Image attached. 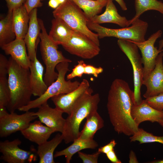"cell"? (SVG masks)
I'll return each mask as SVG.
<instances>
[{"label": "cell", "mask_w": 163, "mask_h": 163, "mask_svg": "<svg viewBox=\"0 0 163 163\" xmlns=\"http://www.w3.org/2000/svg\"><path fill=\"white\" fill-rule=\"evenodd\" d=\"M135 104L134 92L128 83L121 79H115L108 92L107 107L110 121L118 134L130 136L138 131L139 126L131 115Z\"/></svg>", "instance_id": "1"}, {"label": "cell", "mask_w": 163, "mask_h": 163, "mask_svg": "<svg viewBox=\"0 0 163 163\" xmlns=\"http://www.w3.org/2000/svg\"><path fill=\"white\" fill-rule=\"evenodd\" d=\"M91 88L82 95L73 104L70 113L66 119V123L61 135L66 144L78 138L81 124L91 113L97 110L100 101L98 93L93 94Z\"/></svg>", "instance_id": "2"}, {"label": "cell", "mask_w": 163, "mask_h": 163, "mask_svg": "<svg viewBox=\"0 0 163 163\" xmlns=\"http://www.w3.org/2000/svg\"><path fill=\"white\" fill-rule=\"evenodd\" d=\"M8 75L10 97L6 109L11 113L27 105L31 101L33 94L29 69L23 68L11 57L8 59Z\"/></svg>", "instance_id": "3"}, {"label": "cell", "mask_w": 163, "mask_h": 163, "mask_svg": "<svg viewBox=\"0 0 163 163\" xmlns=\"http://www.w3.org/2000/svg\"><path fill=\"white\" fill-rule=\"evenodd\" d=\"M41 32L39 37L40 40V49L42 59L46 69L44 76V81L47 86L57 78L58 73L55 71L56 66L63 62L69 63L72 61L66 58L58 50V45L50 38L42 20L38 19Z\"/></svg>", "instance_id": "4"}, {"label": "cell", "mask_w": 163, "mask_h": 163, "mask_svg": "<svg viewBox=\"0 0 163 163\" xmlns=\"http://www.w3.org/2000/svg\"><path fill=\"white\" fill-rule=\"evenodd\" d=\"M54 18L61 19L74 30L85 35L100 46L96 33L87 26L89 21L83 10L71 0H66L53 12Z\"/></svg>", "instance_id": "5"}, {"label": "cell", "mask_w": 163, "mask_h": 163, "mask_svg": "<svg viewBox=\"0 0 163 163\" xmlns=\"http://www.w3.org/2000/svg\"><path fill=\"white\" fill-rule=\"evenodd\" d=\"M69 63L68 62H63L59 64L56 67L58 73L56 80L48 86L43 94L37 98L31 100L27 105L19 108L18 110L25 112L32 109L38 108L53 97L69 93L77 88L80 82L77 81L66 80L65 79L66 73L69 71Z\"/></svg>", "instance_id": "6"}, {"label": "cell", "mask_w": 163, "mask_h": 163, "mask_svg": "<svg viewBox=\"0 0 163 163\" xmlns=\"http://www.w3.org/2000/svg\"><path fill=\"white\" fill-rule=\"evenodd\" d=\"M129 27L120 29H111L103 27L100 24L88 21L87 26L91 30L96 32L99 38L113 37L119 39L130 40L141 42L145 41V36L148 29V23L140 19L133 23Z\"/></svg>", "instance_id": "7"}, {"label": "cell", "mask_w": 163, "mask_h": 163, "mask_svg": "<svg viewBox=\"0 0 163 163\" xmlns=\"http://www.w3.org/2000/svg\"><path fill=\"white\" fill-rule=\"evenodd\" d=\"M117 44L120 50L127 56L132 66L135 104H138L142 101L141 88L143 81V67L142 66V57L137 46L130 40L118 39Z\"/></svg>", "instance_id": "8"}, {"label": "cell", "mask_w": 163, "mask_h": 163, "mask_svg": "<svg viewBox=\"0 0 163 163\" xmlns=\"http://www.w3.org/2000/svg\"><path fill=\"white\" fill-rule=\"evenodd\" d=\"M6 108H0V136L5 137L27 128L31 122L38 118L29 111L21 114L8 113Z\"/></svg>", "instance_id": "9"}, {"label": "cell", "mask_w": 163, "mask_h": 163, "mask_svg": "<svg viewBox=\"0 0 163 163\" xmlns=\"http://www.w3.org/2000/svg\"><path fill=\"white\" fill-rule=\"evenodd\" d=\"M21 141L19 139L0 142L1 160L8 163H31L37 160V150L33 146L29 151L20 149Z\"/></svg>", "instance_id": "10"}, {"label": "cell", "mask_w": 163, "mask_h": 163, "mask_svg": "<svg viewBox=\"0 0 163 163\" xmlns=\"http://www.w3.org/2000/svg\"><path fill=\"white\" fill-rule=\"evenodd\" d=\"M62 46L71 54L85 59L93 58L101 51L100 46L85 35L75 30L68 41Z\"/></svg>", "instance_id": "11"}, {"label": "cell", "mask_w": 163, "mask_h": 163, "mask_svg": "<svg viewBox=\"0 0 163 163\" xmlns=\"http://www.w3.org/2000/svg\"><path fill=\"white\" fill-rule=\"evenodd\" d=\"M162 31L158 30L153 33L147 40L141 42L130 40L135 43L140 50L143 65V80L146 78L154 68L158 55L163 51L155 46L157 39L161 37Z\"/></svg>", "instance_id": "12"}, {"label": "cell", "mask_w": 163, "mask_h": 163, "mask_svg": "<svg viewBox=\"0 0 163 163\" xmlns=\"http://www.w3.org/2000/svg\"><path fill=\"white\" fill-rule=\"evenodd\" d=\"M163 52L158 56L155 66L149 76L143 80L146 88L143 96L145 98L163 93Z\"/></svg>", "instance_id": "13"}, {"label": "cell", "mask_w": 163, "mask_h": 163, "mask_svg": "<svg viewBox=\"0 0 163 163\" xmlns=\"http://www.w3.org/2000/svg\"><path fill=\"white\" fill-rule=\"evenodd\" d=\"M38 108L37 111L34 112V115L37 116L40 121L46 126L62 133L66 123V119L62 117L63 113L56 107H50L47 102Z\"/></svg>", "instance_id": "14"}, {"label": "cell", "mask_w": 163, "mask_h": 163, "mask_svg": "<svg viewBox=\"0 0 163 163\" xmlns=\"http://www.w3.org/2000/svg\"><path fill=\"white\" fill-rule=\"evenodd\" d=\"M89 88L88 81L84 79L78 87L74 90L67 94L55 96L51 98L55 107L69 115L73 104Z\"/></svg>", "instance_id": "15"}, {"label": "cell", "mask_w": 163, "mask_h": 163, "mask_svg": "<svg viewBox=\"0 0 163 163\" xmlns=\"http://www.w3.org/2000/svg\"><path fill=\"white\" fill-rule=\"evenodd\" d=\"M131 115L134 122L139 126L142 123L146 121L158 123L163 117V110L154 108L145 100H142L140 103L133 105Z\"/></svg>", "instance_id": "16"}, {"label": "cell", "mask_w": 163, "mask_h": 163, "mask_svg": "<svg viewBox=\"0 0 163 163\" xmlns=\"http://www.w3.org/2000/svg\"><path fill=\"white\" fill-rule=\"evenodd\" d=\"M26 46L23 39L16 38L1 47L6 54L10 55L20 66L24 68L29 69L31 60L27 52Z\"/></svg>", "instance_id": "17"}, {"label": "cell", "mask_w": 163, "mask_h": 163, "mask_svg": "<svg viewBox=\"0 0 163 163\" xmlns=\"http://www.w3.org/2000/svg\"><path fill=\"white\" fill-rule=\"evenodd\" d=\"M29 14V27L24 40L27 48L28 56L30 60L32 61L36 55V42L41 29L37 18V8L33 9Z\"/></svg>", "instance_id": "18"}, {"label": "cell", "mask_w": 163, "mask_h": 163, "mask_svg": "<svg viewBox=\"0 0 163 163\" xmlns=\"http://www.w3.org/2000/svg\"><path fill=\"white\" fill-rule=\"evenodd\" d=\"M29 69L30 83L32 94L40 97L45 93L48 87L44 80V67L37 58L36 55L34 60L31 61Z\"/></svg>", "instance_id": "19"}, {"label": "cell", "mask_w": 163, "mask_h": 163, "mask_svg": "<svg viewBox=\"0 0 163 163\" xmlns=\"http://www.w3.org/2000/svg\"><path fill=\"white\" fill-rule=\"evenodd\" d=\"M42 123L40 120L35 121L21 132L25 138L40 145L47 141L51 135L56 132L54 129Z\"/></svg>", "instance_id": "20"}, {"label": "cell", "mask_w": 163, "mask_h": 163, "mask_svg": "<svg viewBox=\"0 0 163 163\" xmlns=\"http://www.w3.org/2000/svg\"><path fill=\"white\" fill-rule=\"evenodd\" d=\"M97 24L112 23L122 27H128L130 25L129 20L118 13L113 0H107L106 9L102 14L96 15L89 20Z\"/></svg>", "instance_id": "21"}, {"label": "cell", "mask_w": 163, "mask_h": 163, "mask_svg": "<svg viewBox=\"0 0 163 163\" xmlns=\"http://www.w3.org/2000/svg\"><path fill=\"white\" fill-rule=\"evenodd\" d=\"M74 31L62 19L54 18L52 21L51 27L48 35L54 43L62 46L68 41Z\"/></svg>", "instance_id": "22"}, {"label": "cell", "mask_w": 163, "mask_h": 163, "mask_svg": "<svg viewBox=\"0 0 163 163\" xmlns=\"http://www.w3.org/2000/svg\"><path fill=\"white\" fill-rule=\"evenodd\" d=\"M29 19V14L24 4L13 10L12 24L16 38L24 39L28 30Z\"/></svg>", "instance_id": "23"}, {"label": "cell", "mask_w": 163, "mask_h": 163, "mask_svg": "<svg viewBox=\"0 0 163 163\" xmlns=\"http://www.w3.org/2000/svg\"><path fill=\"white\" fill-rule=\"evenodd\" d=\"M72 142L71 145L64 149L56 152L54 155V157L65 156L66 162L69 163L73 156L76 153L84 149H95L98 145L93 139L86 140L78 138Z\"/></svg>", "instance_id": "24"}, {"label": "cell", "mask_w": 163, "mask_h": 163, "mask_svg": "<svg viewBox=\"0 0 163 163\" xmlns=\"http://www.w3.org/2000/svg\"><path fill=\"white\" fill-rule=\"evenodd\" d=\"M86 121L78 138L83 140L93 139L96 132L104 126L103 118L96 111L90 114L86 118Z\"/></svg>", "instance_id": "25"}, {"label": "cell", "mask_w": 163, "mask_h": 163, "mask_svg": "<svg viewBox=\"0 0 163 163\" xmlns=\"http://www.w3.org/2000/svg\"><path fill=\"white\" fill-rule=\"evenodd\" d=\"M63 140L61 134H57L52 139L38 145L37 153L39 163H55L54 152Z\"/></svg>", "instance_id": "26"}, {"label": "cell", "mask_w": 163, "mask_h": 163, "mask_svg": "<svg viewBox=\"0 0 163 163\" xmlns=\"http://www.w3.org/2000/svg\"><path fill=\"white\" fill-rule=\"evenodd\" d=\"M136 14L129 20V25L132 24L145 12L153 10L158 11L163 14V2L158 0H135Z\"/></svg>", "instance_id": "27"}, {"label": "cell", "mask_w": 163, "mask_h": 163, "mask_svg": "<svg viewBox=\"0 0 163 163\" xmlns=\"http://www.w3.org/2000/svg\"><path fill=\"white\" fill-rule=\"evenodd\" d=\"M16 38L12 24V11L0 20V46L9 43Z\"/></svg>", "instance_id": "28"}, {"label": "cell", "mask_w": 163, "mask_h": 163, "mask_svg": "<svg viewBox=\"0 0 163 163\" xmlns=\"http://www.w3.org/2000/svg\"><path fill=\"white\" fill-rule=\"evenodd\" d=\"M71 0L83 10L89 20L101 11L107 2V0Z\"/></svg>", "instance_id": "29"}, {"label": "cell", "mask_w": 163, "mask_h": 163, "mask_svg": "<svg viewBox=\"0 0 163 163\" xmlns=\"http://www.w3.org/2000/svg\"><path fill=\"white\" fill-rule=\"evenodd\" d=\"M131 142L137 141L140 144L158 142L163 145V136H157L139 128L138 131L129 138Z\"/></svg>", "instance_id": "30"}, {"label": "cell", "mask_w": 163, "mask_h": 163, "mask_svg": "<svg viewBox=\"0 0 163 163\" xmlns=\"http://www.w3.org/2000/svg\"><path fill=\"white\" fill-rule=\"evenodd\" d=\"M10 97L8 79L6 76L0 77V108H6Z\"/></svg>", "instance_id": "31"}, {"label": "cell", "mask_w": 163, "mask_h": 163, "mask_svg": "<svg viewBox=\"0 0 163 163\" xmlns=\"http://www.w3.org/2000/svg\"><path fill=\"white\" fill-rule=\"evenodd\" d=\"M86 65L83 60L78 61V64L75 66L72 72L67 75V80H71L76 77H82L83 74H84L85 67Z\"/></svg>", "instance_id": "32"}, {"label": "cell", "mask_w": 163, "mask_h": 163, "mask_svg": "<svg viewBox=\"0 0 163 163\" xmlns=\"http://www.w3.org/2000/svg\"><path fill=\"white\" fill-rule=\"evenodd\" d=\"M145 100L154 108L158 110H163V93L146 98Z\"/></svg>", "instance_id": "33"}, {"label": "cell", "mask_w": 163, "mask_h": 163, "mask_svg": "<svg viewBox=\"0 0 163 163\" xmlns=\"http://www.w3.org/2000/svg\"><path fill=\"white\" fill-rule=\"evenodd\" d=\"M78 157L83 163H97L100 153L98 151L94 153L89 154L80 151L78 152Z\"/></svg>", "instance_id": "34"}, {"label": "cell", "mask_w": 163, "mask_h": 163, "mask_svg": "<svg viewBox=\"0 0 163 163\" xmlns=\"http://www.w3.org/2000/svg\"><path fill=\"white\" fill-rule=\"evenodd\" d=\"M8 59L2 54H0V77L6 76L8 74Z\"/></svg>", "instance_id": "35"}, {"label": "cell", "mask_w": 163, "mask_h": 163, "mask_svg": "<svg viewBox=\"0 0 163 163\" xmlns=\"http://www.w3.org/2000/svg\"><path fill=\"white\" fill-rule=\"evenodd\" d=\"M103 71V69L101 67H96L91 65L87 64L85 67L84 74L91 75L97 78L98 75Z\"/></svg>", "instance_id": "36"}, {"label": "cell", "mask_w": 163, "mask_h": 163, "mask_svg": "<svg viewBox=\"0 0 163 163\" xmlns=\"http://www.w3.org/2000/svg\"><path fill=\"white\" fill-rule=\"evenodd\" d=\"M43 0H26L24 4L28 13L29 14L34 9L42 6L43 4L41 1Z\"/></svg>", "instance_id": "37"}, {"label": "cell", "mask_w": 163, "mask_h": 163, "mask_svg": "<svg viewBox=\"0 0 163 163\" xmlns=\"http://www.w3.org/2000/svg\"><path fill=\"white\" fill-rule=\"evenodd\" d=\"M7 3L8 12H11L15 8L24 4L26 0H5Z\"/></svg>", "instance_id": "38"}, {"label": "cell", "mask_w": 163, "mask_h": 163, "mask_svg": "<svg viewBox=\"0 0 163 163\" xmlns=\"http://www.w3.org/2000/svg\"><path fill=\"white\" fill-rule=\"evenodd\" d=\"M117 144L114 139H112L107 144L100 147L98 149V151L100 153L106 154L107 153L114 149Z\"/></svg>", "instance_id": "39"}, {"label": "cell", "mask_w": 163, "mask_h": 163, "mask_svg": "<svg viewBox=\"0 0 163 163\" xmlns=\"http://www.w3.org/2000/svg\"><path fill=\"white\" fill-rule=\"evenodd\" d=\"M107 158L113 163H121V161L117 158L114 149L110 151L106 154Z\"/></svg>", "instance_id": "40"}, {"label": "cell", "mask_w": 163, "mask_h": 163, "mask_svg": "<svg viewBox=\"0 0 163 163\" xmlns=\"http://www.w3.org/2000/svg\"><path fill=\"white\" fill-rule=\"evenodd\" d=\"M129 158V163H138L139 162L135 152L133 150H131L130 152Z\"/></svg>", "instance_id": "41"}, {"label": "cell", "mask_w": 163, "mask_h": 163, "mask_svg": "<svg viewBox=\"0 0 163 163\" xmlns=\"http://www.w3.org/2000/svg\"><path fill=\"white\" fill-rule=\"evenodd\" d=\"M60 4L57 0H50L48 2V5L51 8L56 9Z\"/></svg>", "instance_id": "42"}, {"label": "cell", "mask_w": 163, "mask_h": 163, "mask_svg": "<svg viewBox=\"0 0 163 163\" xmlns=\"http://www.w3.org/2000/svg\"><path fill=\"white\" fill-rule=\"evenodd\" d=\"M120 5L122 9L124 11L127 10V8L125 3L123 0H114Z\"/></svg>", "instance_id": "43"}, {"label": "cell", "mask_w": 163, "mask_h": 163, "mask_svg": "<svg viewBox=\"0 0 163 163\" xmlns=\"http://www.w3.org/2000/svg\"><path fill=\"white\" fill-rule=\"evenodd\" d=\"M163 49V39L159 41V47L158 49L162 50Z\"/></svg>", "instance_id": "44"}, {"label": "cell", "mask_w": 163, "mask_h": 163, "mask_svg": "<svg viewBox=\"0 0 163 163\" xmlns=\"http://www.w3.org/2000/svg\"><path fill=\"white\" fill-rule=\"evenodd\" d=\"M148 162L149 163H163V159L155 160Z\"/></svg>", "instance_id": "45"}, {"label": "cell", "mask_w": 163, "mask_h": 163, "mask_svg": "<svg viewBox=\"0 0 163 163\" xmlns=\"http://www.w3.org/2000/svg\"><path fill=\"white\" fill-rule=\"evenodd\" d=\"M161 126L163 127V117L161 120L158 123Z\"/></svg>", "instance_id": "46"}, {"label": "cell", "mask_w": 163, "mask_h": 163, "mask_svg": "<svg viewBox=\"0 0 163 163\" xmlns=\"http://www.w3.org/2000/svg\"><path fill=\"white\" fill-rule=\"evenodd\" d=\"M60 5L64 2L66 0H57Z\"/></svg>", "instance_id": "47"}, {"label": "cell", "mask_w": 163, "mask_h": 163, "mask_svg": "<svg viewBox=\"0 0 163 163\" xmlns=\"http://www.w3.org/2000/svg\"></svg>", "instance_id": "48"}, {"label": "cell", "mask_w": 163, "mask_h": 163, "mask_svg": "<svg viewBox=\"0 0 163 163\" xmlns=\"http://www.w3.org/2000/svg\"></svg>", "instance_id": "49"}, {"label": "cell", "mask_w": 163, "mask_h": 163, "mask_svg": "<svg viewBox=\"0 0 163 163\" xmlns=\"http://www.w3.org/2000/svg\"></svg>", "instance_id": "50"}]
</instances>
